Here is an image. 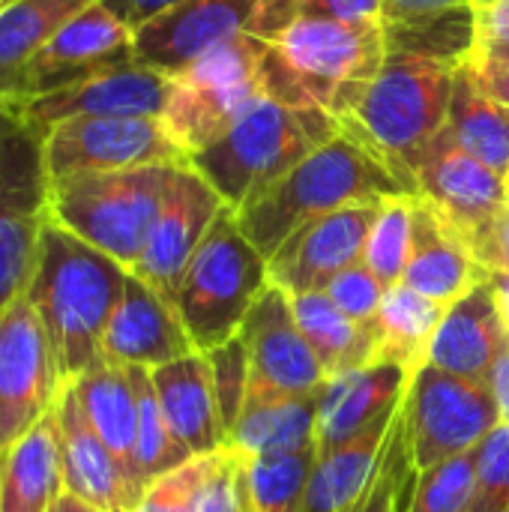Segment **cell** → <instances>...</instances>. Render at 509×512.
Masks as SVG:
<instances>
[{"label": "cell", "mask_w": 509, "mask_h": 512, "mask_svg": "<svg viewBox=\"0 0 509 512\" xmlns=\"http://www.w3.org/2000/svg\"><path fill=\"white\" fill-rule=\"evenodd\" d=\"M264 93L294 108H321L345 120L387 60L381 24L297 15L267 33H249Z\"/></svg>", "instance_id": "6da1fadb"}, {"label": "cell", "mask_w": 509, "mask_h": 512, "mask_svg": "<svg viewBox=\"0 0 509 512\" xmlns=\"http://www.w3.org/2000/svg\"><path fill=\"white\" fill-rule=\"evenodd\" d=\"M126 276L123 264L48 219L27 300L48 330L63 384L105 363L102 336L123 297Z\"/></svg>", "instance_id": "7a4b0ae2"}, {"label": "cell", "mask_w": 509, "mask_h": 512, "mask_svg": "<svg viewBox=\"0 0 509 512\" xmlns=\"http://www.w3.org/2000/svg\"><path fill=\"white\" fill-rule=\"evenodd\" d=\"M411 195L366 147L339 129L276 183L249 198L237 213L243 234L270 261L306 222L351 204Z\"/></svg>", "instance_id": "3957f363"}, {"label": "cell", "mask_w": 509, "mask_h": 512, "mask_svg": "<svg viewBox=\"0 0 509 512\" xmlns=\"http://www.w3.org/2000/svg\"><path fill=\"white\" fill-rule=\"evenodd\" d=\"M456 66L387 54L381 72L354 102L339 129L366 147L411 195H417V168L447 126Z\"/></svg>", "instance_id": "277c9868"}, {"label": "cell", "mask_w": 509, "mask_h": 512, "mask_svg": "<svg viewBox=\"0 0 509 512\" xmlns=\"http://www.w3.org/2000/svg\"><path fill=\"white\" fill-rule=\"evenodd\" d=\"M336 135L339 123L327 111L261 96L219 141L195 153L189 165L219 192L225 207L240 210Z\"/></svg>", "instance_id": "5b68a950"}, {"label": "cell", "mask_w": 509, "mask_h": 512, "mask_svg": "<svg viewBox=\"0 0 509 512\" xmlns=\"http://www.w3.org/2000/svg\"><path fill=\"white\" fill-rule=\"evenodd\" d=\"M180 165L48 180V219L132 270Z\"/></svg>", "instance_id": "8992f818"}, {"label": "cell", "mask_w": 509, "mask_h": 512, "mask_svg": "<svg viewBox=\"0 0 509 512\" xmlns=\"http://www.w3.org/2000/svg\"><path fill=\"white\" fill-rule=\"evenodd\" d=\"M267 285V258L243 234L237 213L225 207L192 255L174 300L195 351L210 354L231 342Z\"/></svg>", "instance_id": "52a82bcc"}, {"label": "cell", "mask_w": 509, "mask_h": 512, "mask_svg": "<svg viewBox=\"0 0 509 512\" xmlns=\"http://www.w3.org/2000/svg\"><path fill=\"white\" fill-rule=\"evenodd\" d=\"M264 93L249 33L201 54L171 78L162 123L174 144L192 159L219 141Z\"/></svg>", "instance_id": "ba28073f"}, {"label": "cell", "mask_w": 509, "mask_h": 512, "mask_svg": "<svg viewBox=\"0 0 509 512\" xmlns=\"http://www.w3.org/2000/svg\"><path fill=\"white\" fill-rule=\"evenodd\" d=\"M414 465L420 471L477 450L504 420L489 384L426 363L402 399Z\"/></svg>", "instance_id": "9c48e42d"}, {"label": "cell", "mask_w": 509, "mask_h": 512, "mask_svg": "<svg viewBox=\"0 0 509 512\" xmlns=\"http://www.w3.org/2000/svg\"><path fill=\"white\" fill-rule=\"evenodd\" d=\"M48 225L42 141L21 123L0 144V315L27 297Z\"/></svg>", "instance_id": "30bf717a"}, {"label": "cell", "mask_w": 509, "mask_h": 512, "mask_svg": "<svg viewBox=\"0 0 509 512\" xmlns=\"http://www.w3.org/2000/svg\"><path fill=\"white\" fill-rule=\"evenodd\" d=\"M48 180L147 165H189L162 117H75L51 126L42 138Z\"/></svg>", "instance_id": "8fae6325"}, {"label": "cell", "mask_w": 509, "mask_h": 512, "mask_svg": "<svg viewBox=\"0 0 509 512\" xmlns=\"http://www.w3.org/2000/svg\"><path fill=\"white\" fill-rule=\"evenodd\" d=\"M63 387L48 330L24 297L0 315V456L54 411Z\"/></svg>", "instance_id": "7c38bea8"}, {"label": "cell", "mask_w": 509, "mask_h": 512, "mask_svg": "<svg viewBox=\"0 0 509 512\" xmlns=\"http://www.w3.org/2000/svg\"><path fill=\"white\" fill-rule=\"evenodd\" d=\"M135 60V33L102 0H96L39 48L24 69L18 99L12 105L57 93Z\"/></svg>", "instance_id": "4fadbf2b"}, {"label": "cell", "mask_w": 509, "mask_h": 512, "mask_svg": "<svg viewBox=\"0 0 509 512\" xmlns=\"http://www.w3.org/2000/svg\"><path fill=\"white\" fill-rule=\"evenodd\" d=\"M222 210L225 201L219 192L192 165H180L150 228L144 252L129 273L174 306L183 273Z\"/></svg>", "instance_id": "5bb4252c"}, {"label": "cell", "mask_w": 509, "mask_h": 512, "mask_svg": "<svg viewBox=\"0 0 509 512\" xmlns=\"http://www.w3.org/2000/svg\"><path fill=\"white\" fill-rule=\"evenodd\" d=\"M384 201L351 204L297 228L267 261L270 285L282 288L288 297L327 291L339 273L363 261L369 231Z\"/></svg>", "instance_id": "9a60e30c"}, {"label": "cell", "mask_w": 509, "mask_h": 512, "mask_svg": "<svg viewBox=\"0 0 509 512\" xmlns=\"http://www.w3.org/2000/svg\"><path fill=\"white\" fill-rule=\"evenodd\" d=\"M168 93L171 78L135 60L57 93L18 102L12 111L24 129L42 138L51 126L75 117H162Z\"/></svg>", "instance_id": "2e32d148"}, {"label": "cell", "mask_w": 509, "mask_h": 512, "mask_svg": "<svg viewBox=\"0 0 509 512\" xmlns=\"http://www.w3.org/2000/svg\"><path fill=\"white\" fill-rule=\"evenodd\" d=\"M240 342L249 354V384L282 396H312L327 387V372L309 348L291 297L267 285L240 324Z\"/></svg>", "instance_id": "e0dca14e"}, {"label": "cell", "mask_w": 509, "mask_h": 512, "mask_svg": "<svg viewBox=\"0 0 509 512\" xmlns=\"http://www.w3.org/2000/svg\"><path fill=\"white\" fill-rule=\"evenodd\" d=\"M264 0H183L135 30L138 63L174 78L216 45L249 33Z\"/></svg>", "instance_id": "ac0fdd59"}, {"label": "cell", "mask_w": 509, "mask_h": 512, "mask_svg": "<svg viewBox=\"0 0 509 512\" xmlns=\"http://www.w3.org/2000/svg\"><path fill=\"white\" fill-rule=\"evenodd\" d=\"M507 177L462 150L447 126L417 168V195L426 198L462 237L504 213Z\"/></svg>", "instance_id": "d6986e66"}, {"label": "cell", "mask_w": 509, "mask_h": 512, "mask_svg": "<svg viewBox=\"0 0 509 512\" xmlns=\"http://www.w3.org/2000/svg\"><path fill=\"white\" fill-rule=\"evenodd\" d=\"M195 354L177 309L138 276H126L123 297L102 336V360L114 366L159 369Z\"/></svg>", "instance_id": "ffe728a7"}, {"label": "cell", "mask_w": 509, "mask_h": 512, "mask_svg": "<svg viewBox=\"0 0 509 512\" xmlns=\"http://www.w3.org/2000/svg\"><path fill=\"white\" fill-rule=\"evenodd\" d=\"M507 333V315H504L495 279L489 276L450 306L447 318L441 321L435 333L429 363L450 375L489 384L495 357Z\"/></svg>", "instance_id": "44dd1931"}, {"label": "cell", "mask_w": 509, "mask_h": 512, "mask_svg": "<svg viewBox=\"0 0 509 512\" xmlns=\"http://www.w3.org/2000/svg\"><path fill=\"white\" fill-rule=\"evenodd\" d=\"M57 432H60V456H63V480L66 492L78 501L90 504L96 512H132L138 498L111 456V450L99 441L90 420L84 417L75 390L63 387L57 405Z\"/></svg>", "instance_id": "7402d4cb"}, {"label": "cell", "mask_w": 509, "mask_h": 512, "mask_svg": "<svg viewBox=\"0 0 509 512\" xmlns=\"http://www.w3.org/2000/svg\"><path fill=\"white\" fill-rule=\"evenodd\" d=\"M408 384L411 375L387 360L330 378L318 411V435H315L318 456L348 444L381 417L399 411Z\"/></svg>", "instance_id": "603a6c76"}, {"label": "cell", "mask_w": 509, "mask_h": 512, "mask_svg": "<svg viewBox=\"0 0 509 512\" xmlns=\"http://www.w3.org/2000/svg\"><path fill=\"white\" fill-rule=\"evenodd\" d=\"M489 273L471 255L465 237L426 201L417 195L414 204V243L402 276V285L453 306L468 291H474Z\"/></svg>", "instance_id": "cb8c5ba5"}, {"label": "cell", "mask_w": 509, "mask_h": 512, "mask_svg": "<svg viewBox=\"0 0 509 512\" xmlns=\"http://www.w3.org/2000/svg\"><path fill=\"white\" fill-rule=\"evenodd\" d=\"M162 417L189 456L225 450V432L216 408L213 375L204 354H189L150 372Z\"/></svg>", "instance_id": "d4e9b609"}, {"label": "cell", "mask_w": 509, "mask_h": 512, "mask_svg": "<svg viewBox=\"0 0 509 512\" xmlns=\"http://www.w3.org/2000/svg\"><path fill=\"white\" fill-rule=\"evenodd\" d=\"M321 396L324 390L312 396H282L249 384L243 414L225 450L237 459H258L315 447Z\"/></svg>", "instance_id": "484cf974"}, {"label": "cell", "mask_w": 509, "mask_h": 512, "mask_svg": "<svg viewBox=\"0 0 509 512\" xmlns=\"http://www.w3.org/2000/svg\"><path fill=\"white\" fill-rule=\"evenodd\" d=\"M63 495L60 432L51 411L0 456V512H48Z\"/></svg>", "instance_id": "4316f807"}, {"label": "cell", "mask_w": 509, "mask_h": 512, "mask_svg": "<svg viewBox=\"0 0 509 512\" xmlns=\"http://www.w3.org/2000/svg\"><path fill=\"white\" fill-rule=\"evenodd\" d=\"M75 390V399L90 420L99 441L111 450L117 465L123 468L135 498L144 495L135 471V444H138V402L132 390L129 369L114 363H99L84 372L78 381L66 384Z\"/></svg>", "instance_id": "83f0119b"}, {"label": "cell", "mask_w": 509, "mask_h": 512, "mask_svg": "<svg viewBox=\"0 0 509 512\" xmlns=\"http://www.w3.org/2000/svg\"><path fill=\"white\" fill-rule=\"evenodd\" d=\"M96 0H6L0 6V102L12 105L39 48Z\"/></svg>", "instance_id": "f1b7e54d"}, {"label": "cell", "mask_w": 509, "mask_h": 512, "mask_svg": "<svg viewBox=\"0 0 509 512\" xmlns=\"http://www.w3.org/2000/svg\"><path fill=\"white\" fill-rule=\"evenodd\" d=\"M450 306L438 303L432 297H423L420 291L408 285H393L384 294V303L372 321L375 339H378V360L402 366L411 378L429 363V351L435 342V333L441 321L447 318Z\"/></svg>", "instance_id": "f546056e"}, {"label": "cell", "mask_w": 509, "mask_h": 512, "mask_svg": "<svg viewBox=\"0 0 509 512\" xmlns=\"http://www.w3.org/2000/svg\"><path fill=\"white\" fill-rule=\"evenodd\" d=\"M393 420H396V411L381 417L369 429H363L348 444L318 456L303 512H345L369 489Z\"/></svg>", "instance_id": "4dcf8cb0"}, {"label": "cell", "mask_w": 509, "mask_h": 512, "mask_svg": "<svg viewBox=\"0 0 509 512\" xmlns=\"http://www.w3.org/2000/svg\"><path fill=\"white\" fill-rule=\"evenodd\" d=\"M291 309L327 378H339L375 363L378 339L372 324L351 321L324 291L291 297Z\"/></svg>", "instance_id": "1f68e13d"}, {"label": "cell", "mask_w": 509, "mask_h": 512, "mask_svg": "<svg viewBox=\"0 0 509 512\" xmlns=\"http://www.w3.org/2000/svg\"><path fill=\"white\" fill-rule=\"evenodd\" d=\"M447 132L453 141L477 156L483 165L495 168L498 174H509V111L498 105L474 78L471 66L456 69Z\"/></svg>", "instance_id": "d6a6232c"}, {"label": "cell", "mask_w": 509, "mask_h": 512, "mask_svg": "<svg viewBox=\"0 0 509 512\" xmlns=\"http://www.w3.org/2000/svg\"><path fill=\"white\" fill-rule=\"evenodd\" d=\"M318 447L282 456L237 459L240 512H303Z\"/></svg>", "instance_id": "836d02e7"}, {"label": "cell", "mask_w": 509, "mask_h": 512, "mask_svg": "<svg viewBox=\"0 0 509 512\" xmlns=\"http://www.w3.org/2000/svg\"><path fill=\"white\" fill-rule=\"evenodd\" d=\"M129 378H132V390H135V402H138V444H135V471H138V483L141 489H147L153 480H159L162 474L186 465L189 456L177 438L171 435L156 390H153V378L150 369H135L129 366Z\"/></svg>", "instance_id": "e575fe53"}, {"label": "cell", "mask_w": 509, "mask_h": 512, "mask_svg": "<svg viewBox=\"0 0 509 512\" xmlns=\"http://www.w3.org/2000/svg\"><path fill=\"white\" fill-rule=\"evenodd\" d=\"M417 480L420 468L414 465L405 411L399 408L369 489L345 512H411Z\"/></svg>", "instance_id": "d590c367"}, {"label": "cell", "mask_w": 509, "mask_h": 512, "mask_svg": "<svg viewBox=\"0 0 509 512\" xmlns=\"http://www.w3.org/2000/svg\"><path fill=\"white\" fill-rule=\"evenodd\" d=\"M414 204H417V195L387 198L369 231L363 264L381 279L384 288L402 285V276L411 258V243H414Z\"/></svg>", "instance_id": "8d00e7d4"}, {"label": "cell", "mask_w": 509, "mask_h": 512, "mask_svg": "<svg viewBox=\"0 0 509 512\" xmlns=\"http://www.w3.org/2000/svg\"><path fill=\"white\" fill-rule=\"evenodd\" d=\"M477 486V450L420 471L411 512H468Z\"/></svg>", "instance_id": "74e56055"}, {"label": "cell", "mask_w": 509, "mask_h": 512, "mask_svg": "<svg viewBox=\"0 0 509 512\" xmlns=\"http://www.w3.org/2000/svg\"><path fill=\"white\" fill-rule=\"evenodd\" d=\"M210 363V375H213V393H216V408H219V420H222V432H225V447L228 438L243 414L246 396H249V354L240 342V336H234L231 342L213 348L210 354H204Z\"/></svg>", "instance_id": "f35d334b"}, {"label": "cell", "mask_w": 509, "mask_h": 512, "mask_svg": "<svg viewBox=\"0 0 509 512\" xmlns=\"http://www.w3.org/2000/svg\"><path fill=\"white\" fill-rule=\"evenodd\" d=\"M297 15H321L351 24H381L384 0H264L249 33H267Z\"/></svg>", "instance_id": "ab89813d"}, {"label": "cell", "mask_w": 509, "mask_h": 512, "mask_svg": "<svg viewBox=\"0 0 509 512\" xmlns=\"http://www.w3.org/2000/svg\"><path fill=\"white\" fill-rule=\"evenodd\" d=\"M468 512H509V423L477 447V486Z\"/></svg>", "instance_id": "60d3db41"}, {"label": "cell", "mask_w": 509, "mask_h": 512, "mask_svg": "<svg viewBox=\"0 0 509 512\" xmlns=\"http://www.w3.org/2000/svg\"><path fill=\"white\" fill-rule=\"evenodd\" d=\"M210 456H195L186 465L153 480L132 512H198V489L210 468Z\"/></svg>", "instance_id": "b9f144b4"}, {"label": "cell", "mask_w": 509, "mask_h": 512, "mask_svg": "<svg viewBox=\"0 0 509 512\" xmlns=\"http://www.w3.org/2000/svg\"><path fill=\"white\" fill-rule=\"evenodd\" d=\"M324 294H327V297L339 306V312H345L351 321H357V324H372L375 315H378V309H381V303H384L387 288H384L381 279L360 261V264L348 267L345 273H339V276L327 285Z\"/></svg>", "instance_id": "7bdbcfd3"}, {"label": "cell", "mask_w": 509, "mask_h": 512, "mask_svg": "<svg viewBox=\"0 0 509 512\" xmlns=\"http://www.w3.org/2000/svg\"><path fill=\"white\" fill-rule=\"evenodd\" d=\"M474 66H509V0L477 6L474 30Z\"/></svg>", "instance_id": "ee69618b"}, {"label": "cell", "mask_w": 509, "mask_h": 512, "mask_svg": "<svg viewBox=\"0 0 509 512\" xmlns=\"http://www.w3.org/2000/svg\"><path fill=\"white\" fill-rule=\"evenodd\" d=\"M198 512H240L237 456L231 450H219L210 456V468L198 489Z\"/></svg>", "instance_id": "f6af8a7d"}, {"label": "cell", "mask_w": 509, "mask_h": 512, "mask_svg": "<svg viewBox=\"0 0 509 512\" xmlns=\"http://www.w3.org/2000/svg\"><path fill=\"white\" fill-rule=\"evenodd\" d=\"M471 255L489 276H509V213H498L465 237Z\"/></svg>", "instance_id": "bcb514c9"}, {"label": "cell", "mask_w": 509, "mask_h": 512, "mask_svg": "<svg viewBox=\"0 0 509 512\" xmlns=\"http://www.w3.org/2000/svg\"><path fill=\"white\" fill-rule=\"evenodd\" d=\"M462 9H477L474 0H384L381 24H420Z\"/></svg>", "instance_id": "7dc6e473"}, {"label": "cell", "mask_w": 509, "mask_h": 512, "mask_svg": "<svg viewBox=\"0 0 509 512\" xmlns=\"http://www.w3.org/2000/svg\"><path fill=\"white\" fill-rule=\"evenodd\" d=\"M468 66H471L477 84H480L498 105H504L509 111V66H474V63H468Z\"/></svg>", "instance_id": "c3c4849f"}, {"label": "cell", "mask_w": 509, "mask_h": 512, "mask_svg": "<svg viewBox=\"0 0 509 512\" xmlns=\"http://www.w3.org/2000/svg\"><path fill=\"white\" fill-rule=\"evenodd\" d=\"M509 324V321H507ZM489 387L498 399V408H501V420L509 423V333L495 357V366H492V378H489Z\"/></svg>", "instance_id": "681fc988"}, {"label": "cell", "mask_w": 509, "mask_h": 512, "mask_svg": "<svg viewBox=\"0 0 509 512\" xmlns=\"http://www.w3.org/2000/svg\"><path fill=\"white\" fill-rule=\"evenodd\" d=\"M48 512H96V510H93L90 504H84V501H78L75 495H69V492H66V495H63V498H60V501H57V504H54Z\"/></svg>", "instance_id": "f907efd6"}, {"label": "cell", "mask_w": 509, "mask_h": 512, "mask_svg": "<svg viewBox=\"0 0 509 512\" xmlns=\"http://www.w3.org/2000/svg\"><path fill=\"white\" fill-rule=\"evenodd\" d=\"M21 120L15 117V111H12V105H6V102H0V144H3V138L18 126Z\"/></svg>", "instance_id": "816d5d0a"}, {"label": "cell", "mask_w": 509, "mask_h": 512, "mask_svg": "<svg viewBox=\"0 0 509 512\" xmlns=\"http://www.w3.org/2000/svg\"><path fill=\"white\" fill-rule=\"evenodd\" d=\"M486 3H492V0H474V6H486Z\"/></svg>", "instance_id": "f5cc1de1"}, {"label": "cell", "mask_w": 509, "mask_h": 512, "mask_svg": "<svg viewBox=\"0 0 509 512\" xmlns=\"http://www.w3.org/2000/svg\"><path fill=\"white\" fill-rule=\"evenodd\" d=\"M504 210L509 213V186H507V201H504Z\"/></svg>", "instance_id": "db71d44e"}, {"label": "cell", "mask_w": 509, "mask_h": 512, "mask_svg": "<svg viewBox=\"0 0 509 512\" xmlns=\"http://www.w3.org/2000/svg\"><path fill=\"white\" fill-rule=\"evenodd\" d=\"M3 3H6V0H0V6H3Z\"/></svg>", "instance_id": "11a10c76"}, {"label": "cell", "mask_w": 509, "mask_h": 512, "mask_svg": "<svg viewBox=\"0 0 509 512\" xmlns=\"http://www.w3.org/2000/svg\"><path fill=\"white\" fill-rule=\"evenodd\" d=\"M507 183H509V174H507Z\"/></svg>", "instance_id": "9f6ffc18"}]
</instances>
